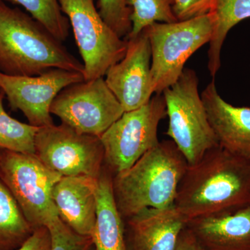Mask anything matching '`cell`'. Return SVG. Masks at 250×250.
Here are the masks:
<instances>
[{
	"mask_svg": "<svg viewBox=\"0 0 250 250\" xmlns=\"http://www.w3.org/2000/svg\"><path fill=\"white\" fill-rule=\"evenodd\" d=\"M250 204V161L218 146L188 166L174 207L188 221L231 213Z\"/></svg>",
	"mask_w": 250,
	"mask_h": 250,
	"instance_id": "cell-1",
	"label": "cell"
},
{
	"mask_svg": "<svg viewBox=\"0 0 250 250\" xmlns=\"http://www.w3.org/2000/svg\"><path fill=\"white\" fill-rule=\"evenodd\" d=\"M188 166L170 140L159 142L129 169L113 175V196L124 220L146 208L174 207Z\"/></svg>",
	"mask_w": 250,
	"mask_h": 250,
	"instance_id": "cell-2",
	"label": "cell"
},
{
	"mask_svg": "<svg viewBox=\"0 0 250 250\" xmlns=\"http://www.w3.org/2000/svg\"><path fill=\"white\" fill-rule=\"evenodd\" d=\"M83 72V65L41 23L0 0V72L36 76L51 69Z\"/></svg>",
	"mask_w": 250,
	"mask_h": 250,
	"instance_id": "cell-3",
	"label": "cell"
},
{
	"mask_svg": "<svg viewBox=\"0 0 250 250\" xmlns=\"http://www.w3.org/2000/svg\"><path fill=\"white\" fill-rule=\"evenodd\" d=\"M162 94L169 118L166 134L175 143L188 165H194L209 149L219 146L199 94L196 72L184 68L177 82Z\"/></svg>",
	"mask_w": 250,
	"mask_h": 250,
	"instance_id": "cell-4",
	"label": "cell"
},
{
	"mask_svg": "<svg viewBox=\"0 0 250 250\" xmlns=\"http://www.w3.org/2000/svg\"><path fill=\"white\" fill-rule=\"evenodd\" d=\"M151 50L154 93L162 94L178 80L192 54L209 42L213 36L210 13L172 23L154 22L145 28Z\"/></svg>",
	"mask_w": 250,
	"mask_h": 250,
	"instance_id": "cell-5",
	"label": "cell"
},
{
	"mask_svg": "<svg viewBox=\"0 0 250 250\" xmlns=\"http://www.w3.org/2000/svg\"><path fill=\"white\" fill-rule=\"evenodd\" d=\"M62 177L36 155L0 150V181L34 229L59 218L52 192Z\"/></svg>",
	"mask_w": 250,
	"mask_h": 250,
	"instance_id": "cell-6",
	"label": "cell"
},
{
	"mask_svg": "<svg viewBox=\"0 0 250 250\" xmlns=\"http://www.w3.org/2000/svg\"><path fill=\"white\" fill-rule=\"evenodd\" d=\"M166 116L164 95L156 94L144 106L125 112L100 136L104 165L113 175L129 169L159 144L158 126Z\"/></svg>",
	"mask_w": 250,
	"mask_h": 250,
	"instance_id": "cell-7",
	"label": "cell"
},
{
	"mask_svg": "<svg viewBox=\"0 0 250 250\" xmlns=\"http://www.w3.org/2000/svg\"><path fill=\"white\" fill-rule=\"evenodd\" d=\"M73 31L85 80L104 77L124 57L126 41L104 21L94 0H59Z\"/></svg>",
	"mask_w": 250,
	"mask_h": 250,
	"instance_id": "cell-8",
	"label": "cell"
},
{
	"mask_svg": "<svg viewBox=\"0 0 250 250\" xmlns=\"http://www.w3.org/2000/svg\"><path fill=\"white\" fill-rule=\"evenodd\" d=\"M35 149L38 159L62 177L98 179L104 166L100 138L80 134L62 123L40 127L36 136Z\"/></svg>",
	"mask_w": 250,
	"mask_h": 250,
	"instance_id": "cell-9",
	"label": "cell"
},
{
	"mask_svg": "<svg viewBox=\"0 0 250 250\" xmlns=\"http://www.w3.org/2000/svg\"><path fill=\"white\" fill-rule=\"evenodd\" d=\"M50 113L80 134L100 137L125 111L104 77H100L64 88L54 99Z\"/></svg>",
	"mask_w": 250,
	"mask_h": 250,
	"instance_id": "cell-10",
	"label": "cell"
},
{
	"mask_svg": "<svg viewBox=\"0 0 250 250\" xmlns=\"http://www.w3.org/2000/svg\"><path fill=\"white\" fill-rule=\"evenodd\" d=\"M85 81L82 72L54 68L36 76H14L0 72V88L10 107L22 111L29 124L43 127L54 125L50 107L67 86Z\"/></svg>",
	"mask_w": 250,
	"mask_h": 250,
	"instance_id": "cell-11",
	"label": "cell"
},
{
	"mask_svg": "<svg viewBox=\"0 0 250 250\" xmlns=\"http://www.w3.org/2000/svg\"><path fill=\"white\" fill-rule=\"evenodd\" d=\"M125 40L126 53L108 69L104 80L126 112L149 103L154 90L151 72L152 50L147 31L144 29L136 37Z\"/></svg>",
	"mask_w": 250,
	"mask_h": 250,
	"instance_id": "cell-12",
	"label": "cell"
},
{
	"mask_svg": "<svg viewBox=\"0 0 250 250\" xmlns=\"http://www.w3.org/2000/svg\"><path fill=\"white\" fill-rule=\"evenodd\" d=\"M201 98L219 146L250 161V107L227 103L219 95L214 80L202 91Z\"/></svg>",
	"mask_w": 250,
	"mask_h": 250,
	"instance_id": "cell-13",
	"label": "cell"
},
{
	"mask_svg": "<svg viewBox=\"0 0 250 250\" xmlns=\"http://www.w3.org/2000/svg\"><path fill=\"white\" fill-rule=\"evenodd\" d=\"M124 221L127 250H174L188 220L174 206L146 208Z\"/></svg>",
	"mask_w": 250,
	"mask_h": 250,
	"instance_id": "cell-14",
	"label": "cell"
},
{
	"mask_svg": "<svg viewBox=\"0 0 250 250\" xmlns=\"http://www.w3.org/2000/svg\"><path fill=\"white\" fill-rule=\"evenodd\" d=\"M186 228L202 250H250V204L231 213L192 218Z\"/></svg>",
	"mask_w": 250,
	"mask_h": 250,
	"instance_id": "cell-15",
	"label": "cell"
},
{
	"mask_svg": "<svg viewBox=\"0 0 250 250\" xmlns=\"http://www.w3.org/2000/svg\"><path fill=\"white\" fill-rule=\"evenodd\" d=\"M97 181L86 176L62 177L53 188L59 218L82 236H92L96 221Z\"/></svg>",
	"mask_w": 250,
	"mask_h": 250,
	"instance_id": "cell-16",
	"label": "cell"
},
{
	"mask_svg": "<svg viewBox=\"0 0 250 250\" xmlns=\"http://www.w3.org/2000/svg\"><path fill=\"white\" fill-rule=\"evenodd\" d=\"M113 176L104 166L97 181L96 221L91 236L95 250H127L124 219L113 196Z\"/></svg>",
	"mask_w": 250,
	"mask_h": 250,
	"instance_id": "cell-17",
	"label": "cell"
},
{
	"mask_svg": "<svg viewBox=\"0 0 250 250\" xmlns=\"http://www.w3.org/2000/svg\"><path fill=\"white\" fill-rule=\"evenodd\" d=\"M210 14L213 32L208 52V68L214 80L221 65L220 54L228 33L238 23L250 18V0H215Z\"/></svg>",
	"mask_w": 250,
	"mask_h": 250,
	"instance_id": "cell-18",
	"label": "cell"
},
{
	"mask_svg": "<svg viewBox=\"0 0 250 250\" xmlns=\"http://www.w3.org/2000/svg\"><path fill=\"white\" fill-rule=\"evenodd\" d=\"M34 229L0 181V250H16L34 232Z\"/></svg>",
	"mask_w": 250,
	"mask_h": 250,
	"instance_id": "cell-19",
	"label": "cell"
},
{
	"mask_svg": "<svg viewBox=\"0 0 250 250\" xmlns=\"http://www.w3.org/2000/svg\"><path fill=\"white\" fill-rule=\"evenodd\" d=\"M0 96V150L35 155V140L40 127L21 123L9 116Z\"/></svg>",
	"mask_w": 250,
	"mask_h": 250,
	"instance_id": "cell-20",
	"label": "cell"
},
{
	"mask_svg": "<svg viewBox=\"0 0 250 250\" xmlns=\"http://www.w3.org/2000/svg\"><path fill=\"white\" fill-rule=\"evenodd\" d=\"M131 8V30L125 39H133L154 22H177L173 12L174 0H126Z\"/></svg>",
	"mask_w": 250,
	"mask_h": 250,
	"instance_id": "cell-21",
	"label": "cell"
},
{
	"mask_svg": "<svg viewBox=\"0 0 250 250\" xmlns=\"http://www.w3.org/2000/svg\"><path fill=\"white\" fill-rule=\"evenodd\" d=\"M21 5L31 17L41 23L58 40L65 41L69 34V21L61 9L59 0H6Z\"/></svg>",
	"mask_w": 250,
	"mask_h": 250,
	"instance_id": "cell-22",
	"label": "cell"
},
{
	"mask_svg": "<svg viewBox=\"0 0 250 250\" xmlns=\"http://www.w3.org/2000/svg\"><path fill=\"white\" fill-rule=\"evenodd\" d=\"M99 14L104 21L121 38L131 30V9L126 0H98Z\"/></svg>",
	"mask_w": 250,
	"mask_h": 250,
	"instance_id": "cell-23",
	"label": "cell"
},
{
	"mask_svg": "<svg viewBox=\"0 0 250 250\" xmlns=\"http://www.w3.org/2000/svg\"><path fill=\"white\" fill-rule=\"evenodd\" d=\"M47 228L51 235V250H90L93 246L91 236L75 232L60 218Z\"/></svg>",
	"mask_w": 250,
	"mask_h": 250,
	"instance_id": "cell-24",
	"label": "cell"
},
{
	"mask_svg": "<svg viewBox=\"0 0 250 250\" xmlns=\"http://www.w3.org/2000/svg\"><path fill=\"white\" fill-rule=\"evenodd\" d=\"M215 0H174L173 12L178 21H187L208 14Z\"/></svg>",
	"mask_w": 250,
	"mask_h": 250,
	"instance_id": "cell-25",
	"label": "cell"
},
{
	"mask_svg": "<svg viewBox=\"0 0 250 250\" xmlns=\"http://www.w3.org/2000/svg\"><path fill=\"white\" fill-rule=\"evenodd\" d=\"M16 250H51V235L47 227H41Z\"/></svg>",
	"mask_w": 250,
	"mask_h": 250,
	"instance_id": "cell-26",
	"label": "cell"
},
{
	"mask_svg": "<svg viewBox=\"0 0 250 250\" xmlns=\"http://www.w3.org/2000/svg\"><path fill=\"white\" fill-rule=\"evenodd\" d=\"M174 250H202L195 238L187 228L184 229L179 234L178 241Z\"/></svg>",
	"mask_w": 250,
	"mask_h": 250,
	"instance_id": "cell-27",
	"label": "cell"
},
{
	"mask_svg": "<svg viewBox=\"0 0 250 250\" xmlns=\"http://www.w3.org/2000/svg\"><path fill=\"white\" fill-rule=\"evenodd\" d=\"M3 92L2 90H1V88H0V96H1V95H2Z\"/></svg>",
	"mask_w": 250,
	"mask_h": 250,
	"instance_id": "cell-28",
	"label": "cell"
}]
</instances>
